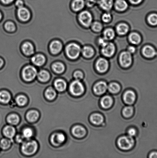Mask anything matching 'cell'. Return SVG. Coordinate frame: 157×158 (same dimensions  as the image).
Wrapping results in <instances>:
<instances>
[{
  "label": "cell",
  "instance_id": "cell-9",
  "mask_svg": "<svg viewBox=\"0 0 157 158\" xmlns=\"http://www.w3.org/2000/svg\"><path fill=\"white\" fill-rule=\"evenodd\" d=\"M70 91L72 95L76 96H80L84 93V85L79 80L74 81L71 84Z\"/></svg>",
  "mask_w": 157,
  "mask_h": 158
},
{
  "label": "cell",
  "instance_id": "cell-37",
  "mask_svg": "<svg viewBox=\"0 0 157 158\" xmlns=\"http://www.w3.org/2000/svg\"><path fill=\"white\" fill-rule=\"evenodd\" d=\"M46 98L49 100H52L55 99L56 96V92L53 88H48L45 92Z\"/></svg>",
  "mask_w": 157,
  "mask_h": 158
},
{
  "label": "cell",
  "instance_id": "cell-56",
  "mask_svg": "<svg viewBox=\"0 0 157 158\" xmlns=\"http://www.w3.org/2000/svg\"><path fill=\"white\" fill-rule=\"evenodd\" d=\"M3 18V15L2 12L0 11V21L2 20Z\"/></svg>",
  "mask_w": 157,
  "mask_h": 158
},
{
  "label": "cell",
  "instance_id": "cell-36",
  "mask_svg": "<svg viewBox=\"0 0 157 158\" xmlns=\"http://www.w3.org/2000/svg\"><path fill=\"white\" fill-rule=\"evenodd\" d=\"M147 21L151 25L156 26L157 25V14L152 13L149 15L147 18Z\"/></svg>",
  "mask_w": 157,
  "mask_h": 158
},
{
  "label": "cell",
  "instance_id": "cell-12",
  "mask_svg": "<svg viewBox=\"0 0 157 158\" xmlns=\"http://www.w3.org/2000/svg\"><path fill=\"white\" fill-rule=\"evenodd\" d=\"M101 47V52L104 56L110 57L114 54L115 47L113 43L107 42V43Z\"/></svg>",
  "mask_w": 157,
  "mask_h": 158
},
{
  "label": "cell",
  "instance_id": "cell-26",
  "mask_svg": "<svg viewBox=\"0 0 157 158\" xmlns=\"http://www.w3.org/2000/svg\"><path fill=\"white\" fill-rule=\"evenodd\" d=\"M4 27L6 31L13 33L16 30V26L13 21H7L4 23Z\"/></svg>",
  "mask_w": 157,
  "mask_h": 158
},
{
  "label": "cell",
  "instance_id": "cell-55",
  "mask_svg": "<svg viewBox=\"0 0 157 158\" xmlns=\"http://www.w3.org/2000/svg\"><path fill=\"white\" fill-rule=\"evenodd\" d=\"M4 64V59L0 57V69L3 67Z\"/></svg>",
  "mask_w": 157,
  "mask_h": 158
},
{
  "label": "cell",
  "instance_id": "cell-46",
  "mask_svg": "<svg viewBox=\"0 0 157 158\" xmlns=\"http://www.w3.org/2000/svg\"><path fill=\"white\" fill-rule=\"evenodd\" d=\"M14 5L17 8H20L24 6V2L22 0H16L15 2Z\"/></svg>",
  "mask_w": 157,
  "mask_h": 158
},
{
  "label": "cell",
  "instance_id": "cell-39",
  "mask_svg": "<svg viewBox=\"0 0 157 158\" xmlns=\"http://www.w3.org/2000/svg\"><path fill=\"white\" fill-rule=\"evenodd\" d=\"M19 117L17 115L12 114L7 118V121L12 125H16L19 122Z\"/></svg>",
  "mask_w": 157,
  "mask_h": 158
},
{
  "label": "cell",
  "instance_id": "cell-53",
  "mask_svg": "<svg viewBox=\"0 0 157 158\" xmlns=\"http://www.w3.org/2000/svg\"><path fill=\"white\" fill-rule=\"evenodd\" d=\"M129 1L132 4H137L141 2L142 0H129Z\"/></svg>",
  "mask_w": 157,
  "mask_h": 158
},
{
  "label": "cell",
  "instance_id": "cell-22",
  "mask_svg": "<svg viewBox=\"0 0 157 158\" xmlns=\"http://www.w3.org/2000/svg\"><path fill=\"white\" fill-rule=\"evenodd\" d=\"M90 120L92 124L99 125L103 123L104 119L101 115L98 113H94L90 116Z\"/></svg>",
  "mask_w": 157,
  "mask_h": 158
},
{
  "label": "cell",
  "instance_id": "cell-47",
  "mask_svg": "<svg viewBox=\"0 0 157 158\" xmlns=\"http://www.w3.org/2000/svg\"><path fill=\"white\" fill-rule=\"evenodd\" d=\"M128 133L129 136L133 137V136H134L136 135V130L135 128H131L128 132Z\"/></svg>",
  "mask_w": 157,
  "mask_h": 158
},
{
  "label": "cell",
  "instance_id": "cell-38",
  "mask_svg": "<svg viewBox=\"0 0 157 158\" xmlns=\"http://www.w3.org/2000/svg\"><path fill=\"white\" fill-rule=\"evenodd\" d=\"M133 109L131 106H127L124 107L123 110V114L124 117L129 118L133 114Z\"/></svg>",
  "mask_w": 157,
  "mask_h": 158
},
{
  "label": "cell",
  "instance_id": "cell-20",
  "mask_svg": "<svg viewBox=\"0 0 157 158\" xmlns=\"http://www.w3.org/2000/svg\"><path fill=\"white\" fill-rule=\"evenodd\" d=\"M72 133L74 136L77 137H82L85 136L86 131L84 127L78 125L72 129Z\"/></svg>",
  "mask_w": 157,
  "mask_h": 158
},
{
  "label": "cell",
  "instance_id": "cell-23",
  "mask_svg": "<svg viewBox=\"0 0 157 158\" xmlns=\"http://www.w3.org/2000/svg\"><path fill=\"white\" fill-rule=\"evenodd\" d=\"M113 99L109 96H105L102 98L101 101V106L103 108L108 109L110 108L113 103Z\"/></svg>",
  "mask_w": 157,
  "mask_h": 158
},
{
  "label": "cell",
  "instance_id": "cell-4",
  "mask_svg": "<svg viewBox=\"0 0 157 158\" xmlns=\"http://www.w3.org/2000/svg\"><path fill=\"white\" fill-rule=\"evenodd\" d=\"M64 47L60 40L53 39L49 44V49L51 54L53 55L59 54L63 51Z\"/></svg>",
  "mask_w": 157,
  "mask_h": 158
},
{
  "label": "cell",
  "instance_id": "cell-25",
  "mask_svg": "<svg viewBox=\"0 0 157 158\" xmlns=\"http://www.w3.org/2000/svg\"><path fill=\"white\" fill-rule=\"evenodd\" d=\"M115 6L117 10L121 11L125 10L128 7V4L124 0H117Z\"/></svg>",
  "mask_w": 157,
  "mask_h": 158
},
{
  "label": "cell",
  "instance_id": "cell-16",
  "mask_svg": "<svg viewBox=\"0 0 157 158\" xmlns=\"http://www.w3.org/2000/svg\"><path fill=\"white\" fill-rule=\"evenodd\" d=\"M123 98L126 103L131 105L135 102L136 99V95L134 92L131 90H128L124 93Z\"/></svg>",
  "mask_w": 157,
  "mask_h": 158
},
{
  "label": "cell",
  "instance_id": "cell-28",
  "mask_svg": "<svg viewBox=\"0 0 157 158\" xmlns=\"http://www.w3.org/2000/svg\"><path fill=\"white\" fill-rule=\"evenodd\" d=\"M129 40L131 43L133 44H138L140 43L141 40L140 36L137 33H132L129 36Z\"/></svg>",
  "mask_w": 157,
  "mask_h": 158
},
{
  "label": "cell",
  "instance_id": "cell-34",
  "mask_svg": "<svg viewBox=\"0 0 157 158\" xmlns=\"http://www.w3.org/2000/svg\"><path fill=\"white\" fill-rule=\"evenodd\" d=\"M39 116V113L37 111L32 110L28 113L27 118L28 120L31 122H34L37 120Z\"/></svg>",
  "mask_w": 157,
  "mask_h": 158
},
{
  "label": "cell",
  "instance_id": "cell-15",
  "mask_svg": "<svg viewBox=\"0 0 157 158\" xmlns=\"http://www.w3.org/2000/svg\"><path fill=\"white\" fill-rule=\"evenodd\" d=\"M142 53L145 57L151 58L154 57L156 56V50L153 47L150 45H147L143 47Z\"/></svg>",
  "mask_w": 157,
  "mask_h": 158
},
{
  "label": "cell",
  "instance_id": "cell-27",
  "mask_svg": "<svg viewBox=\"0 0 157 158\" xmlns=\"http://www.w3.org/2000/svg\"><path fill=\"white\" fill-rule=\"evenodd\" d=\"M37 77L41 82H46L50 79V73L47 71L41 70L38 73Z\"/></svg>",
  "mask_w": 157,
  "mask_h": 158
},
{
  "label": "cell",
  "instance_id": "cell-1",
  "mask_svg": "<svg viewBox=\"0 0 157 158\" xmlns=\"http://www.w3.org/2000/svg\"><path fill=\"white\" fill-rule=\"evenodd\" d=\"M66 56L69 59L75 60L79 57L81 49L79 44L75 43H68L64 47Z\"/></svg>",
  "mask_w": 157,
  "mask_h": 158
},
{
  "label": "cell",
  "instance_id": "cell-51",
  "mask_svg": "<svg viewBox=\"0 0 157 158\" xmlns=\"http://www.w3.org/2000/svg\"><path fill=\"white\" fill-rule=\"evenodd\" d=\"M128 51L131 54L134 53L136 51V48L133 46H130L128 48Z\"/></svg>",
  "mask_w": 157,
  "mask_h": 158
},
{
  "label": "cell",
  "instance_id": "cell-24",
  "mask_svg": "<svg viewBox=\"0 0 157 158\" xmlns=\"http://www.w3.org/2000/svg\"><path fill=\"white\" fill-rule=\"evenodd\" d=\"M83 56L84 57L90 58L93 56L94 54V50L92 47L85 46L83 47L81 51Z\"/></svg>",
  "mask_w": 157,
  "mask_h": 158
},
{
  "label": "cell",
  "instance_id": "cell-33",
  "mask_svg": "<svg viewBox=\"0 0 157 158\" xmlns=\"http://www.w3.org/2000/svg\"><path fill=\"white\" fill-rule=\"evenodd\" d=\"M10 99V95L8 92L6 91L0 92V102L3 103H6L9 102Z\"/></svg>",
  "mask_w": 157,
  "mask_h": 158
},
{
  "label": "cell",
  "instance_id": "cell-6",
  "mask_svg": "<svg viewBox=\"0 0 157 158\" xmlns=\"http://www.w3.org/2000/svg\"><path fill=\"white\" fill-rule=\"evenodd\" d=\"M37 144L35 141H28L23 144L22 150L24 154L31 155L36 151Z\"/></svg>",
  "mask_w": 157,
  "mask_h": 158
},
{
  "label": "cell",
  "instance_id": "cell-18",
  "mask_svg": "<svg viewBox=\"0 0 157 158\" xmlns=\"http://www.w3.org/2000/svg\"><path fill=\"white\" fill-rule=\"evenodd\" d=\"M65 140V136L62 133H55L52 136L51 141L55 145H58L63 143Z\"/></svg>",
  "mask_w": 157,
  "mask_h": 158
},
{
  "label": "cell",
  "instance_id": "cell-5",
  "mask_svg": "<svg viewBox=\"0 0 157 158\" xmlns=\"http://www.w3.org/2000/svg\"><path fill=\"white\" fill-rule=\"evenodd\" d=\"M17 16L19 21L26 22H28L31 18V13L27 7L24 6L17 9Z\"/></svg>",
  "mask_w": 157,
  "mask_h": 158
},
{
  "label": "cell",
  "instance_id": "cell-54",
  "mask_svg": "<svg viewBox=\"0 0 157 158\" xmlns=\"http://www.w3.org/2000/svg\"><path fill=\"white\" fill-rule=\"evenodd\" d=\"M149 157L151 158H157V152H153L151 153Z\"/></svg>",
  "mask_w": 157,
  "mask_h": 158
},
{
  "label": "cell",
  "instance_id": "cell-29",
  "mask_svg": "<svg viewBox=\"0 0 157 158\" xmlns=\"http://www.w3.org/2000/svg\"><path fill=\"white\" fill-rule=\"evenodd\" d=\"M129 28L127 24L121 23L117 26L116 30L118 34L124 35L128 33Z\"/></svg>",
  "mask_w": 157,
  "mask_h": 158
},
{
  "label": "cell",
  "instance_id": "cell-49",
  "mask_svg": "<svg viewBox=\"0 0 157 158\" xmlns=\"http://www.w3.org/2000/svg\"><path fill=\"white\" fill-rule=\"evenodd\" d=\"M96 3V0H87L86 4L89 7H92Z\"/></svg>",
  "mask_w": 157,
  "mask_h": 158
},
{
  "label": "cell",
  "instance_id": "cell-42",
  "mask_svg": "<svg viewBox=\"0 0 157 158\" xmlns=\"http://www.w3.org/2000/svg\"><path fill=\"white\" fill-rule=\"evenodd\" d=\"M10 141L7 139H3L1 141L0 145L2 148L4 149H6L10 147Z\"/></svg>",
  "mask_w": 157,
  "mask_h": 158
},
{
  "label": "cell",
  "instance_id": "cell-17",
  "mask_svg": "<svg viewBox=\"0 0 157 158\" xmlns=\"http://www.w3.org/2000/svg\"><path fill=\"white\" fill-rule=\"evenodd\" d=\"M51 68L54 72L57 74L63 73L65 70V65L61 61H56L52 64Z\"/></svg>",
  "mask_w": 157,
  "mask_h": 158
},
{
  "label": "cell",
  "instance_id": "cell-35",
  "mask_svg": "<svg viewBox=\"0 0 157 158\" xmlns=\"http://www.w3.org/2000/svg\"><path fill=\"white\" fill-rule=\"evenodd\" d=\"M109 91L112 93H117L120 91V87L119 84L115 83H111L108 87Z\"/></svg>",
  "mask_w": 157,
  "mask_h": 158
},
{
  "label": "cell",
  "instance_id": "cell-19",
  "mask_svg": "<svg viewBox=\"0 0 157 158\" xmlns=\"http://www.w3.org/2000/svg\"><path fill=\"white\" fill-rule=\"evenodd\" d=\"M85 5L84 0H74L71 4V9L75 12L80 11Z\"/></svg>",
  "mask_w": 157,
  "mask_h": 158
},
{
  "label": "cell",
  "instance_id": "cell-14",
  "mask_svg": "<svg viewBox=\"0 0 157 158\" xmlns=\"http://www.w3.org/2000/svg\"><path fill=\"white\" fill-rule=\"evenodd\" d=\"M107 88V83L105 82L101 81L95 84L93 90L97 95H101L105 92Z\"/></svg>",
  "mask_w": 157,
  "mask_h": 158
},
{
  "label": "cell",
  "instance_id": "cell-13",
  "mask_svg": "<svg viewBox=\"0 0 157 158\" xmlns=\"http://www.w3.org/2000/svg\"><path fill=\"white\" fill-rule=\"evenodd\" d=\"M96 70L100 73H104L107 71L109 67L108 61L104 58H100L96 63Z\"/></svg>",
  "mask_w": 157,
  "mask_h": 158
},
{
  "label": "cell",
  "instance_id": "cell-8",
  "mask_svg": "<svg viewBox=\"0 0 157 158\" xmlns=\"http://www.w3.org/2000/svg\"><path fill=\"white\" fill-rule=\"evenodd\" d=\"M21 50L23 54L30 57L35 53L34 46L30 41H26L21 45Z\"/></svg>",
  "mask_w": 157,
  "mask_h": 158
},
{
  "label": "cell",
  "instance_id": "cell-48",
  "mask_svg": "<svg viewBox=\"0 0 157 158\" xmlns=\"http://www.w3.org/2000/svg\"><path fill=\"white\" fill-rule=\"evenodd\" d=\"M14 0H0L2 4L5 5H9L12 4Z\"/></svg>",
  "mask_w": 157,
  "mask_h": 158
},
{
  "label": "cell",
  "instance_id": "cell-21",
  "mask_svg": "<svg viewBox=\"0 0 157 158\" xmlns=\"http://www.w3.org/2000/svg\"><path fill=\"white\" fill-rule=\"evenodd\" d=\"M99 4L103 10H111L113 5V0H100Z\"/></svg>",
  "mask_w": 157,
  "mask_h": 158
},
{
  "label": "cell",
  "instance_id": "cell-44",
  "mask_svg": "<svg viewBox=\"0 0 157 158\" xmlns=\"http://www.w3.org/2000/svg\"><path fill=\"white\" fill-rule=\"evenodd\" d=\"M112 19L111 14L109 13H104L102 16V20L104 22H109Z\"/></svg>",
  "mask_w": 157,
  "mask_h": 158
},
{
  "label": "cell",
  "instance_id": "cell-31",
  "mask_svg": "<svg viewBox=\"0 0 157 158\" xmlns=\"http://www.w3.org/2000/svg\"><path fill=\"white\" fill-rule=\"evenodd\" d=\"M55 86L58 91H64L67 88V84L63 79H58L55 81Z\"/></svg>",
  "mask_w": 157,
  "mask_h": 158
},
{
  "label": "cell",
  "instance_id": "cell-11",
  "mask_svg": "<svg viewBox=\"0 0 157 158\" xmlns=\"http://www.w3.org/2000/svg\"><path fill=\"white\" fill-rule=\"evenodd\" d=\"M120 63L123 67H128L132 62L131 54L128 51H124L121 53L119 58Z\"/></svg>",
  "mask_w": 157,
  "mask_h": 158
},
{
  "label": "cell",
  "instance_id": "cell-50",
  "mask_svg": "<svg viewBox=\"0 0 157 158\" xmlns=\"http://www.w3.org/2000/svg\"><path fill=\"white\" fill-rule=\"evenodd\" d=\"M107 40L104 38H100L98 40V43L101 47H102L104 44L107 43Z\"/></svg>",
  "mask_w": 157,
  "mask_h": 158
},
{
  "label": "cell",
  "instance_id": "cell-40",
  "mask_svg": "<svg viewBox=\"0 0 157 158\" xmlns=\"http://www.w3.org/2000/svg\"><path fill=\"white\" fill-rule=\"evenodd\" d=\"M92 28L93 31L99 32L102 30L103 26L100 22H95L92 24Z\"/></svg>",
  "mask_w": 157,
  "mask_h": 158
},
{
  "label": "cell",
  "instance_id": "cell-10",
  "mask_svg": "<svg viewBox=\"0 0 157 158\" xmlns=\"http://www.w3.org/2000/svg\"><path fill=\"white\" fill-rule=\"evenodd\" d=\"M30 61L34 65L41 67L45 64L47 62V58L43 54L37 53L30 57Z\"/></svg>",
  "mask_w": 157,
  "mask_h": 158
},
{
  "label": "cell",
  "instance_id": "cell-45",
  "mask_svg": "<svg viewBox=\"0 0 157 158\" xmlns=\"http://www.w3.org/2000/svg\"><path fill=\"white\" fill-rule=\"evenodd\" d=\"M73 76L77 80H80L83 78L84 74L82 72L80 71H77L74 73Z\"/></svg>",
  "mask_w": 157,
  "mask_h": 158
},
{
  "label": "cell",
  "instance_id": "cell-3",
  "mask_svg": "<svg viewBox=\"0 0 157 158\" xmlns=\"http://www.w3.org/2000/svg\"><path fill=\"white\" fill-rule=\"evenodd\" d=\"M134 140L133 138L130 136H124L120 137L118 140V145L121 149H130L133 147Z\"/></svg>",
  "mask_w": 157,
  "mask_h": 158
},
{
  "label": "cell",
  "instance_id": "cell-2",
  "mask_svg": "<svg viewBox=\"0 0 157 158\" xmlns=\"http://www.w3.org/2000/svg\"><path fill=\"white\" fill-rule=\"evenodd\" d=\"M22 75L23 79L27 82H30L33 80L37 75L36 67L32 65L25 66L22 72Z\"/></svg>",
  "mask_w": 157,
  "mask_h": 158
},
{
  "label": "cell",
  "instance_id": "cell-52",
  "mask_svg": "<svg viewBox=\"0 0 157 158\" xmlns=\"http://www.w3.org/2000/svg\"><path fill=\"white\" fill-rule=\"evenodd\" d=\"M24 136L21 135H18L16 136L17 141L19 143L22 142L24 140Z\"/></svg>",
  "mask_w": 157,
  "mask_h": 158
},
{
  "label": "cell",
  "instance_id": "cell-7",
  "mask_svg": "<svg viewBox=\"0 0 157 158\" xmlns=\"http://www.w3.org/2000/svg\"><path fill=\"white\" fill-rule=\"evenodd\" d=\"M78 20L82 25L85 27H89L92 25L93 17L90 12L84 10L81 12L78 17Z\"/></svg>",
  "mask_w": 157,
  "mask_h": 158
},
{
  "label": "cell",
  "instance_id": "cell-30",
  "mask_svg": "<svg viewBox=\"0 0 157 158\" xmlns=\"http://www.w3.org/2000/svg\"><path fill=\"white\" fill-rule=\"evenodd\" d=\"M3 133L7 137L12 138L14 136L15 130V128L11 126H7L4 128Z\"/></svg>",
  "mask_w": 157,
  "mask_h": 158
},
{
  "label": "cell",
  "instance_id": "cell-41",
  "mask_svg": "<svg viewBox=\"0 0 157 158\" xmlns=\"http://www.w3.org/2000/svg\"><path fill=\"white\" fill-rule=\"evenodd\" d=\"M16 101L18 105L22 106L26 105L27 102V99L24 96L20 95L16 98Z\"/></svg>",
  "mask_w": 157,
  "mask_h": 158
},
{
  "label": "cell",
  "instance_id": "cell-32",
  "mask_svg": "<svg viewBox=\"0 0 157 158\" xmlns=\"http://www.w3.org/2000/svg\"><path fill=\"white\" fill-rule=\"evenodd\" d=\"M115 36L114 30L112 28L107 29L104 32V38L107 41H110L113 39Z\"/></svg>",
  "mask_w": 157,
  "mask_h": 158
},
{
  "label": "cell",
  "instance_id": "cell-43",
  "mask_svg": "<svg viewBox=\"0 0 157 158\" xmlns=\"http://www.w3.org/2000/svg\"><path fill=\"white\" fill-rule=\"evenodd\" d=\"M23 136L26 139H29L33 135V131L30 128H26L23 132Z\"/></svg>",
  "mask_w": 157,
  "mask_h": 158
}]
</instances>
